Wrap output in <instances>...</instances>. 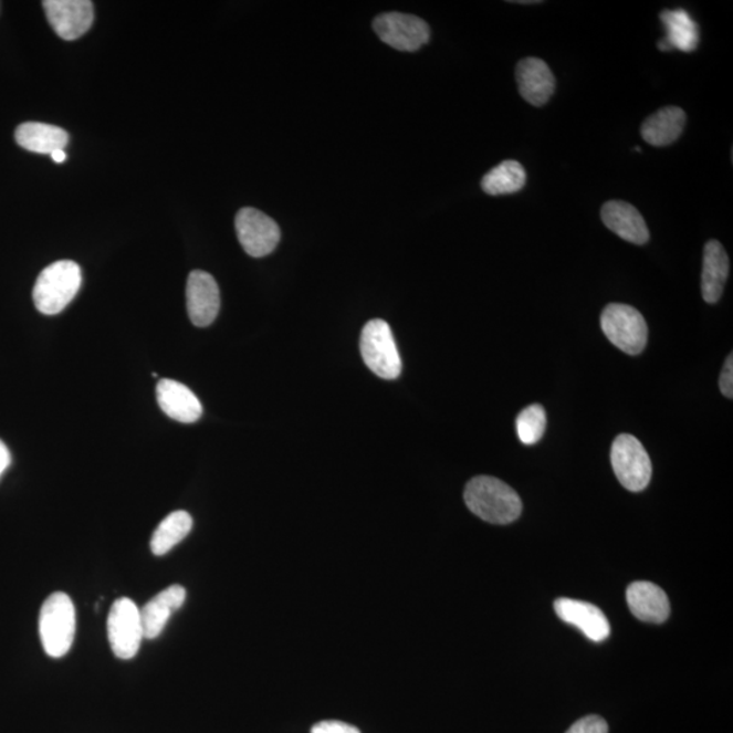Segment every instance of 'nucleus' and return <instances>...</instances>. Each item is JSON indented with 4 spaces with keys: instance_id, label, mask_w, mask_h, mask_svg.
<instances>
[{
    "instance_id": "1",
    "label": "nucleus",
    "mask_w": 733,
    "mask_h": 733,
    "mask_svg": "<svg viewBox=\"0 0 733 733\" xmlns=\"http://www.w3.org/2000/svg\"><path fill=\"white\" fill-rule=\"evenodd\" d=\"M464 503L474 515L492 524H510L521 516L523 504L514 489L494 477L479 475L464 489Z\"/></svg>"
},
{
    "instance_id": "2",
    "label": "nucleus",
    "mask_w": 733,
    "mask_h": 733,
    "mask_svg": "<svg viewBox=\"0 0 733 733\" xmlns=\"http://www.w3.org/2000/svg\"><path fill=\"white\" fill-rule=\"evenodd\" d=\"M82 285V272L74 261L62 260L40 273L33 290L35 308L45 315H56L74 301Z\"/></svg>"
},
{
    "instance_id": "3",
    "label": "nucleus",
    "mask_w": 733,
    "mask_h": 733,
    "mask_svg": "<svg viewBox=\"0 0 733 733\" xmlns=\"http://www.w3.org/2000/svg\"><path fill=\"white\" fill-rule=\"evenodd\" d=\"M40 639L48 657L63 658L75 639L76 614L70 596L55 593L48 596L39 619Z\"/></svg>"
},
{
    "instance_id": "4",
    "label": "nucleus",
    "mask_w": 733,
    "mask_h": 733,
    "mask_svg": "<svg viewBox=\"0 0 733 733\" xmlns=\"http://www.w3.org/2000/svg\"><path fill=\"white\" fill-rule=\"evenodd\" d=\"M360 352L366 366L383 379H397L402 371L391 327L384 320H373L363 327Z\"/></svg>"
},
{
    "instance_id": "5",
    "label": "nucleus",
    "mask_w": 733,
    "mask_h": 733,
    "mask_svg": "<svg viewBox=\"0 0 733 733\" xmlns=\"http://www.w3.org/2000/svg\"><path fill=\"white\" fill-rule=\"evenodd\" d=\"M600 326L610 343L625 354L640 355L647 347V322L635 307L611 303L601 313Z\"/></svg>"
},
{
    "instance_id": "6",
    "label": "nucleus",
    "mask_w": 733,
    "mask_h": 733,
    "mask_svg": "<svg viewBox=\"0 0 733 733\" xmlns=\"http://www.w3.org/2000/svg\"><path fill=\"white\" fill-rule=\"evenodd\" d=\"M611 464L618 481L630 492H641L651 482V459L633 434L622 433L614 440Z\"/></svg>"
},
{
    "instance_id": "7",
    "label": "nucleus",
    "mask_w": 733,
    "mask_h": 733,
    "mask_svg": "<svg viewBox=\"0 0 733 733\" xmlns=\"http://www.w3.org/2000/svg\"><path fill=\"white\" fill-rule=\"evenodd\" d=\"M107 637L118 659L129 660L138 655L140 643L145 640V628L140 609L134 600L121 598L113 604L107 617Z\"/></svg>"
},
{
    "instance_id": "8",
    "label": "nucleus",
    "mask_w": 733,
    "mask_h": 733,
    "mask_svg": "<svg viewBox=\"0 0 733 733\" xmlns=\"http://www.w3.org/2000/svg\"><path fill=\"white\" fill-rule=\"evenodd\" d=\"M373 27L385 44L402 52L419 51L431 38L428 23L410 14H380L375 18Z\"/></svg>"
},
{
    "instance_id": "9",
    "label": "nucleus",
    "mask_w": 733,
    "mask_h": 733,
    "mask_svg": "<svg viewBox=\"0 0 733 733\" xmlns=\"http://www.w3.org/2000/svg\"><path fill=\"white\" fill-rule=\"evenodd\" d=\"M235 230L244 252L255 259L271 254L282 238L275 220L255 208H242L237 213Z\"/></svg>"
},
{
    "instance_id": "10",
    "label": "nucleus",
    "mask_w": 733,
    "mask_h": 733,
    "mask_svg": "<svg viewBox=\"0 0 733 733\" xmlns=\"http://www.w3.org/2000/svg\"><path fill=\"white\" fill-rule=\"evenodd\" d=\"M48 22L63 40L82 38L93 25L94 9L88 0H45Z\"/></svg>"
},
{
    "instance_id": "11",
    "label": "nucleus",
    "mask_w": 733,
    "mask_h": 733,
    "mask_svg": "<svg viewBox=\"0 0 733 733\" xmlns=\"http://www.w3.org/2000/svg\"><path fill=\"white\" fill-rule=\"evenodd\" d=\"M187 307L195 326H210L220 310V292L217 280L205 271L190 272L187 284Z\"/></svg>"
},
{
    "instance_id": "12",
    "label": "nucleus",
    "mask_w": 733,
    "mask_h": 733,
    "mask_svg": "<svg viewBox=\"0 0 733 733\" xmlns=\"http://www.w3.org/2000/svg\"><path fill=\"white\" fill-rule=\"evenodd\" d=\"M554 610L564 622L576 627L594 642L605 641L610 636V624L604 611L588 601L559 598Z\"/></svg>"
},
{
    "instance_id": "13",
    "label": "nucleus",
    "mask_w": 733,
    "mask_h": 733,
    "mask_svg": "<svg viewBox=\"0 0 733 733\" xmlns=\"http://www.w3.org/2000/svg\"><path fill=\"white\" fill-rule=\"evenodd\" d=\"M516 83L522 97L534 106L547 104L556 88L549 65L538 57H526L517 63Z\"/></svg>"
},
{
    "instance_id": "14",
    "label": "nucleus",
    "mask_w": 733,
    "mask_h": 733,
    "mask_svg": "<svg viewBox=\"0 0 733 733\" xmlns=\"http://www.w3.org/2000/svg\"><path fill=\"white\" fill-rule=\"evenodd\" d=\"M601 220L607 229L611 230L622 240L635 244H646L649 241V230L646 220L636 207L627 201H607L601 207Z\"/></svg>"
},
{
    "instance_id": "15",
    "label": "nucleus",
    "mask_w": 733,
    "mask_h": 733,
    "mask_svg": "<svg viewBox=\"0 0 733 733\" xmlns=\"http://www.w3.org/2000/svg\"><path fill=\"white\" fill-rule=\"evenodd\" d=\"M157 399L160 409L170 419L190 425L202 415L199 398L189 387L172 379H160L157 386Z\"/></svg>"
},
{
    "instance_id": "16",
    "label": "nucleus",
    "mask_w": 733,
    "mask_h": 733,
    "mask_svg": "<svg viewBox=\"0 0 733 733\" xmlns=\"http://www.w3.org/2000/svg\"><path fill=\"white\" fill-rule=\"evenodd\" d=\"M629 609L640 621L663 624L670 616V601L657 584L636 582L627 591Z\"/></svg>"
},
{
    "instance_id": "17",
    "label": "nucleus",
    "mask_w": 733,
    "mask_h": 733,
    "mask_svg": "<svg viewBox=\"0 0 733 733\" xmlns=\"http://www.w3.org/2000/svg\"><path fill=\"white\" fill-rule=\"evenodd\" d=\"M187 599V591L182 586H170L154 598L140 610L145 639L154 640L163 633L170 617L180 610Z\"/></svg>"
},
{
    "instance_id": "18",
    "label": "nucleus",
    "mask_w": 733,
    "mask_h": 733,
    "mask_svg": "<svg viewBox=\"0 0 733 733\" xmlns=\"http://www.w3.org/2000/svg\"><path fill=\"white\" fill-rule=\"evenodd\" d=\"M730 275V259L723 244L709 241L703 248L701 290L703 301L718 303L723 295L726 279Z\"/></svg>"
},
{
    "instance_id": "19",
    "label": "nucleus",
    "mask_w": 733,
    "mask_h": 733,
    "mask_svg": "<svg viewBox=\"0 0 733 733\" xmlns=\"http://www.w3.org/2000/svg\"><path fill=\"white\" fill-rule=\"evenodd\" d=\"M660 20L667 32L666 39L659 43L660 51L678 50L693 52L699 46V25H697L687 10H664L660 14Z\"/></svg>"
},
{
    "instance_id": "20",
    "label": "nucleus",
    "mask_w": 733,
    "mask_h": 733,
    "mask_svg": "<svg viewBox=\"0 0 733 733\" xmlns=\"http://www.w3.org/2000/svg\"><path fill=\"white\" fill-rule=\"evenodd\" d=\"M687 124V113L678 106H666L641 125L642 139L648 145L664 147L679 139Z\"/></svg>"
},
{
    "instance_id": "21",
    "label": "nucleus",
    "mask_w": 733,
    "mask_h": 733,
    "mask_svg": "<svg viewBox=\"0 0 733 733\" xmlns=\"http://www.w3.org/2000/svg\"><path fill=\"white\" fill-rule=\"evenodd\" d=\"M15 140L28 151L51 155L67 146L69 134L56 125L23 123L15 130Z\"/></svg>"
},
{
    "instance_id": "22",
    "label": "nucleus",
    "mask_w": 733,
    "mask_h": 733,
    "mask_svg": "<svg viewBox=\"0 0 733 733\" xmlns=\"http://www.w3.org/2000/svg\"><path fill=\"white\" fill-rule=\"evenodd\" d=\"M193 520L187 511H176L166 516L155 530L151 538V552L155 556H165L172 547L187 538L192 532Z\"/></svg>"
},
{
    "instance_id": "23",
    "label": "nucleus",
    "mask_w": 733,
    "mask_h": 733,
    "mask_svg": "<svg viewBox=\"0 0 733 733\" xmlns=\"http://www.w3.org/2000/svg\"><path fill=\"white\" fill-rule=\"evenodd\" d=\"M527 176L522 164L517 160L504 163L486 172L481 181V188L491 196H503L520 192L526 185Z\"/></svg>"
},
{
    "instance_id": "24",
    "label": "nucleus",
    "mask_w": 733,
    "mask_h": 733,
    "mask_svg": "<svg viewBox=\"0 0 733 733\" xmlns=\"http://www.w3.org/2000/svg\"><path fill=\"white\" fill-rule=\"evenodd\" d=\"M546 412L541 405H532L523 409L516 419V432L523 444L532 446L544 438Z\"/></svg>"
},
{
    "instance_id": "25",
    "label": "nucleus",
    "mask_w": 733,
    "mask_h": 733,
    "mask_svg": "<svg viewBox=\"0 0 733 733\" xmlns=\"http://www.w3.org/2000/svg\"><path fill=\"white\" fill-rule=\"evenodd\" d=\"M566 733H609V725L599 716H586L576 721Z\"/></svg>"
},
{
    "instance_id": "26",
    "label": "nucleus",
    "mask_w": 733,
    "mask_h": 733,
    "mask_svg": "<svg viewBox=\"0 0 733 733\" xmlns=\"http://www.w3.org/2000/svg\"><path fill=\"white\" fill-rule=\"evenodd\" d=\"M312 733H360V731L342 721H322L313 726Z\"/></svg>"
},
{
    "instance_id": "27",
    "label": "nucleus",
    "mask_w": 733,
    "mask_h": 733,
    "mask_svg": "<svg viewBox=\"0 0 733 733\" xmlns=\"http://www.w3.org/2000/svg\"><path fill=\"white\" fill-rule=\"evenodd\" d=\"M720 390L726 398L733 397V356L726 357L723 371L720 377Z\"/></svg>"
},
{
    "instance_id": "28",
    "label": "nucleus",
    "mask_w": 733,
    "mask_h": 733,
    "mask_svg": "<svg viewBox=\"0 0 733 733\" xmlns=\"http://www.w3.org/2000/svg\"><path fill=\"white\" fill-rule=\"evenodd\" d=\"M10 463L11 455L8 446H6L2 440H0V477H2L6 470H8Z\"/></svg>"
},
{
    "instance_id": "29",
    "label": "nucleus",
    "mask_w": 733,
    "mask_h": 733,
    "mask_svg": "<svg viewBox=\"0 0 733 733\" xmlns=\"http://www.w3.org/2000/svg\"><path fill=\"white\" fill-rule=\"evenodd\" d=\"M51 157L53 160H55L56 164H63L67 155H65L64 150H57L55 153H52Z\"/></svg>"
},
{
    "instance_id": "30",
    "label": "nucleus",
    "mask_w": 733,
    "mask_h": 733,
    "mask_svg": "<svg viewBox=\"0 0 733 733\" xmlns=\"http://www.w3.org/2000/svg\"><path fill=\"white\" fill-rule=\"evenodd\" d=\"M514 3H520V4H535V3H540V2H534V0H533V2H532V0H528V2H514Z\"/></svg>"
}]
</instances>
